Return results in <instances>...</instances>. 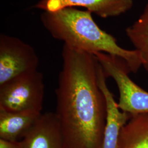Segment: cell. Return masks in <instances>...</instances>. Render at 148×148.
Masks as SVG:
<instances>
[{
    "instance_id": "cell-12",
    "label": "cell",
    "mask_w": 148,
    "mask_h": 148,
    "mask_svg": "<svg viewBox=\"0 0 148 148\" xmlns=\"http://www.w3.org/2000/svg\"><path fill=\"white\" fill-rule=\"evenodd\" d=\"M0 148H24L21 140L11 141L0 138Z\"/></svg>"
},
{
    "instance_id": "cell-1",
    "label": "cell",
    "mask_w": 148,
    "mask_h": 148,
    "mask_svg": "<svg viewBox=\"0 0 148 148\" xmlns=\"http://www.w3.org/2000/svg\"><path fill=\"white\" fill-rule=\"evenodd\" d=\"M56 90V115L63 148H102L106 103L98 84L101 64L95 54L64 44Z\"/></svg>"
},
{
    "instance_id": "cell-3",
    "label": "cell",
    "mask_w": 148,
    "mask_h": 148,
    "mask_svg": "<svg viewBox=\"0 0 148 148\" xmlns=\"http://www.w3.org/2000/svg\"><path fill=\"white\" fill-rule=\"evenodd\" d=\"M106 76L112 78L119 91V108L130 114H148V92L134 83L129 76L131 72L122 59L105 53L95 54Z\"/></svg>"
},
{
    "instance_id": "cell-5",
    "label": "cell",
    "mask_w": 148,
    "mask_h": 148,
    "mask_svg": "<svg viewBox=\"0 0 148 148\" xmlns=\"http://www.w3.org/2000/svg\"><path fill=\"white\" fill-rule=\"evenodd\" d=\"M39 59L34 48L17 37L0 35V86L38 70Z\"/></svg>"
},
{
    "instance_id": "cell-10",
    "label": "cell",
    "mask_w": 148,
    "mask_h": 148,
    "mask_svg": "<svg viewBox=\"0 0 148 148\" xmlns=\"http://www.w3.org/2000/svg\"><path fill=\"white\" fill-rule=\"evenodd\" d=\"M117 148H148V114L131 115L120 132Z\"/></svg>"
},
{
    "instance_id": "cell-11",
    "label": "cell",
    "mask_w": 148,
    "mask_h": 148,
    "mask_svg": "<svg viewBox=\"0 0 148 148\" xmlns=\"http://www.w3.org/2000/svg\"><path fill=\"white\" fill-rule=\"evenodd\" d=\"M127 37L137 51L148 74V3L137 20L126 29Z\"/></svg>"
},
{
    "instance_id": "cell-2",
    "label": "cell",
    "mask_w": 148,
    "mask_h": 148,
    "mask_svg": "<svg viewBox=\"0 0 148 148\" xmlns=\"http://www.w3.org/2000/svg\"><path fill=\"white\" fill-rule=\"evenodd\" d=\"M40 18L53 38L71 47L95 55L105 53L120 57L133 73L142 66L137 51L120 47L115 37L97 24L89 11L70 7L56 12H45Z\"/></svg>"
},
{
    "instance_id": "cell-6",
    "label": "cell",
    "mask_w": 148,
    "mask_h": 148,
    "mask_svg": "<svg viewBox=\"0 0 148 148\" xmlns=\"http://www.w3.org/2000/svg\"><path fill=\"white\" fill-rule=\"evenodd\" d=\"M133 0H40L35 8L56 12L66 8L80 7L103 18L115 17L130 11Z\"/></svg>"
},
{
    "instance_id": "cell-4",
    "label": "cell",
    "mask_w": 148,
    "mask_h": 148,
    "mask_svg": "<svg viewBox=\"0 0 148 148\" xmlns=\"http://www.w3.org/2000/svg\"><path fill=\"white\" fill-rule=\"evenodd\" d=\"M45 93L43 76L36 70L0 86V110L41 112Z\"/></svg>"
},
{
    "instance_id": "cell-7",
    "label": "cell",
    "mask_w": 148,
    "mask_h": 148,
    "mask_svg": "<svg viewBox=\"0 0 148 148\" xmlns=\"http://www.w3.org/2000/svg\"><path fill=\"white\" fill-rule=\"evenodd\" d=\"M21 140L24 148H63L62 133L55 112L42 114Z\"/></svg>"
},
{
    "instance_id": "cell-8",
    "label": "cell",
    "mask_w": 148,
    "mask_h": 148,
    "mask_svg": "<svg viewBox=\"0 0 148 148\" xmlns=\"http://www.w3.org/2000/svg\"><path fill=\"white\" fill-rule=\"evenodd\" d=\"M105 73L100 66L98 73V84L104 93L106 103V121L102 144V148H117L120 132L130 119L131 114L122 111L109 90L106 82Z\"/></svg>"
},
{
    "instance_id": "cell-9",
    "label": "cell",
    "mask_w": 148,
    "mask_h": 148,
    "mask_svg": "<svg viewBox=\"0 0 148 148\" xmlns=\"http://www.w3.org/2000/svg\"><path fill=\"white\" fill-rule=\"evenodd\" d=\"M42 115L40 112H9L0 110V138L21 140Z\"/></svg>"
}]
</instances>
